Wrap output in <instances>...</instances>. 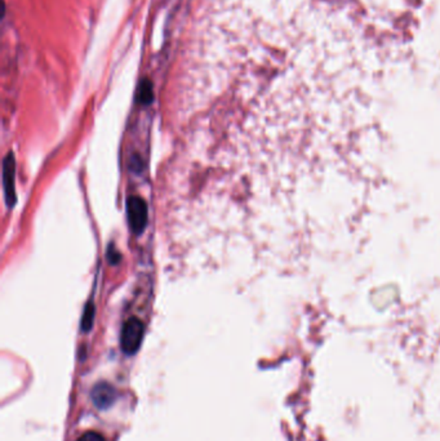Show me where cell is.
Wrapping results in <instances>:
<instances>
[{"label": "cell", "mask_w": 440, "mask_h": 441, "mask_svg": "<svg viewBox=\"0 0 440 441\" xmlns=\"http://www.w3.org/2000/svg\"><path fill=\"white\" fill-rule=\"evenodd\" d=\"M143 324L137 318H131L123 325L121 335V350L127 355H133L143 344Z\"/></svg>", "instance_id": "6da1fadb"}, {"label": "cell", "mask_w": 440, "mask_h": 441, "mask_svg": "<svg viewBox=\"0 0 440 441\" xmlns=\"http://www.w3.org/2000/svg\"><path fill=\"white\" fill-rule=\"evenodd\" d=\"M128 222L134 234H140L146 226L147 206L141 198H130L127 202Z\"/></svg>", "instance_id": "7a4b0ae2"}, {"label": "cell", "mask_w": 440, "mask_h": 441, "mask_svg": "<svg viewBox=\"0 0 440 441\" xmlns=\"http://www.w3.org/2000/svg\"><path fill=\"white\" fill-rule=\"evenodd\" d=\"M3 180H4V194L8 204L14 202V159L8 155L3 164Z\"/></svg>", "instance_id": "3957f363"}, {"label": "cell", "mask_w": 440, "mask_h": 441, "mask_svg": "<svg viewBox=\"0 0 440 441\" xmlns=\"http://www.w3.org/2000/svg\"><path fill=\"white\" fill-rule=\"evenodd\" d=\"M92 398L99 408H108L114 403L115 390L109 383H99L92 390Z\"/></svg>", "instance_id": "277c9868"}, {"label": "cell", "mask_w": 440, "mask_h": 441, "mask_svg": "<svg viewBox=\"0 0 440 441\" xmlns=\"http://www.w3.org/2000/svg\"><path fill=\"white\" fill-rule=\"evenodd\" d=\"M93 316H95V309L92 305H87L86 307V311H84V316H83V320H82V328L84 331H89L92 324H93Z\"/></svg>", "instance_id": "5b68a950"}, {"label": "cell", "mask_w": 440, "mask_h": 441, "mask_svg": "<svg viewBox=\"0 0 440 441\" xmlns=\"http://www.w3.org/2000/svg\"><path fill=\"white\" fill-rule=\"evenodd\" d=\"M77 441H105L103 436L99 433V432H95V431H88L86 433H83Z\"/></svg>", "instance_id": "8992f818"}]
</instances>
